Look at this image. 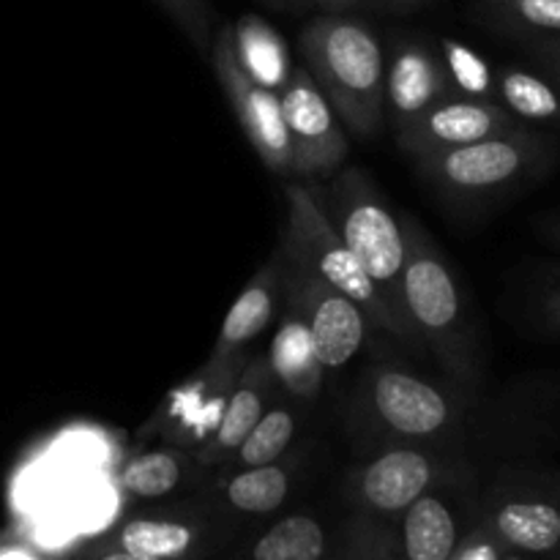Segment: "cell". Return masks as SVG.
<instances>
[{"instance_id": "6da1fadb", "label": "cell", "mask_w": 560, "mask_h": 560, "mask_svg": "<svg viewBox=\"0 0 560 560\" xmlns=\"http://www.w3.org/2000/svg\"><path fill=\"white\" fill-rule=\"evenodd\" d=\"M301 52L304 69L350 131L375 135L386 109V58L375 33L350 16H317L301 31Z\"/></svg>"}, {"instance_id": "7a4b0ae2", "label": "cell", "mask_w": 560, "mask_h": 560, "mask_svg": "<svg viewBox=\"0 0 560 560\" xmlns=\"http://www.w3.org/2000/svg\"><path fill=\"white\" fill-rule=\"evenodd\" d=\"M326 217L331 219L334 230L350 255L359 260L366 277L383 295L394 315L405 328L413 334L402 310V271L408 257V235L402 233L394 213L386 202L377 197L370 180L361 170H348L334 180L328 208L323 206Z\"/></svg>"}, {"instance_id": "3957f363", "label": "cell", "mask_w": 560, "mask_h": 560, "mask_svg": "<svg viewBox=\"0 0 560 560\" xmlns=\"http://www.w3.org/2000/svg\"><path fill=\"white\" fill-rule=\"evenodd\" d=\"M288 249L293 260L304 262L323 282L355 301L364 310L366 320L386 328V331L399 334V337H408V328L399 323L392 306L383 301L364 268L359 266V260L350 255L345 241L339 238L331 219L323 211L320 200L301 186L288 189Z\"/></svg>"}, {"instance_id": "277c9868", "label": "cell", "mask_w": 560, "mask_h": 560, "mask_svg": "<svg viewBox=\"0 0 560 560\" xmlns=\"http://www.w3.org/2000/svg\"><path fill=\"white\" fill-rule=\"evenodd\" d=\"M402 310L413 334H421L441 359L457 364V334L463 326V301L446 262L421 235H408L402 271Z\"/></svg>"}, {"instance_id": "5b68a950", "label": "cell", "mask_w": 560, "mask_h": 560, "mask_svg": "<svg viewBox=\"0 0 560 560\" xmlns=\"http://www.w3.org/2000/svg\"><path fill=\"white\" fill-rule=\"evenodd\" d=\"M279 102L293 148V173H337L348 156V142L337 124V113L304 66H293L290 80L279 91Z\"/></svg>"}, {"instance_id": "8992f818", "label": "cell", "mask_w": 560, "mask_h": 560, "mask_svg": "<svg viewBox=\"0 0 560 560\" xmlns=\"http://www.w3.org/2000/svg\"><path fill=\"white\" fill-rule=\"evenodd\" d=\"M213 69H217L219 82H222L246 137L255 145V151L260 153L262 162L273 173H293V148H290L279 93L257 85L241 71V66L235 63L228 25L213 38Z\"/></svg>"}, {"instance_id": "52a82bcc", "label": "cell", "mask_w": 560, "mask_h": 560, "mask_svg": "<svg viewBox=\"0 0 560 560\" xmlns=\"http://www.w3.org/2000/svg\"><path fill=\"white\" fill-rule=\"evenodd\" d=\"M299 271L290 282V295L299 301L306 323H310L312 342L323 370H339L361 350L366 337V315L355 301L323 282L304 262L295 260Z\"/></svg>"}, {"instance_id": "ba28073f", "label": "cell", "mask_w": 560, "mask_h": 560, "mask_svg": "<svg viewBox=\"0 0 560 560\" xmlns=\"http://www.w3.org/2000/svg\"><path fill=\"white\" fill-rule=\"evenodd\" d=\"M503 135H514V124L498 104L448 93L424 115H419L408 129L399 131V140L424 162L427 156H435L448 148Z\"/></svg>"}, {"instance_id": "9c48e42d", "label": "cell", "mask_w": 560, "mask_h": 560, "mask_svg": "<svg viewBox=\"0 0 560 560\" xmlns=\"http://www.w3.org/2000/svg\"><path fill=\"white\" fill-rule=\"evenodd\" d=\"M427 170L443 186L457 191H487L517 178L528 164V148L517 135L487 137L470 145L448 148V151L427 156Z\"/></svg>"}, {"instance_id": "30bf717a", "label": "cell", "mask_w": 560, "mask_h": 560, "mask_svg": "<svg viewBox=\"0 0 560 560\" xmlns=\"http://www.w3.org/2000/svg\"><path fill=\"white\" fill-rule=\"evenodd\" d=\"M452 93L441 58L421 42L397 44L392 63L386 66L383 107H388L392 124L405 131L432 104Z\"/></svg>"}, {"instance_id": "8fae6325", "label": "cell", "mask_w": 560, "mask_h": 560, "mask_svg": "<svg viewBox=\"0 0 560 560\" xmlns=\"http://www.w3.org/2000/svg\"><path fill=\"white\" fill-rule=\"evenodd\" d=\"M377 419L402 438H432L448 424L452 408L432 383L399 370H381L372 381Z\"/></svg>"}, {"instance_id": "7c38bea8", "label": "cell", "mask_w": 560, "mask_h": 560, "mask_svg": "<svg viewBox=\"0 0 560 560\" xmlns=\"http://www.w3.org/2000/svg\"><path fill=\"white\" fill-rule=\"evenodd\" d=\"M271 372L293 397L310 399L323 386V364L312 342L310 323L301 312L299 301L290 295L284 317L279 320L271 342Z\"/></svg>"}, {"instance_id": "4fadbf2b", "label": "cell", "mask_w": 560, "mask_h": 560, "mask_svg": "<svg viewBox=\"0 0 560 560\" xmlns=\"http://www.w3.org/2000/svg\"><path fill=\"white\" fill-rule=\"evenodd\" d=\"M432 481V463L416 448H392L381 454L361 476L366 503L381 512H399L419 501Z\"/></svg>"}, {"instance_id": "5bb4252c", "label": "cell", "mask_w": 560, "mask_h": 560, "mask_svg": "<svg viewBox=\"0 0 560 560\" xmlns=\"http://www.w3.org/2000/svg\"><path fill=\"white\" fill-rule=\"evenodd\" d=\"M228 31L241 71L268 91H282L293 71L284 38L262 16L255 14H244L238 22L228 25Z\"/></svg>"}, {"instance_id": "9a60e30c", "label": "cell", "mask_w": 560, "mask_h": 560, "mask_svg": "<svg viewBox=\"0 0 560 560\" xmlns=\"http://www.w3.org/2000/svg\"><path fill=\"white\" fill-rule=\"evenodd\" d=\"M277 304V279H271V268L246 284L244 293L230 306L224 326L219 331L217 350H213V366H224L241 348L260 337L273 317Z\"/></svg>"}, {"instance_id": "2e32d148", "label": "cell", "mask_w": 560, "mask_h": 560, "mask_svg": "<svg viewBox=\"0 0 560 560\" xmlns=\"http://www.w3.org/2000/svg\"><path fill=\"white\" fill-rule=\"evenodd\" d=\"M266 394H268V377L266 370L260 364L249 366L246 375L241 377L238 388L230 394V399L224 402L222 416H219V424L213 430V452H235L241 446L246 435L252 432V427L260 421V416L266 413Z\"/></svg>"}, {"instance_id": "e0dca14e", "label": "cell", "mask_w": 560, "mask_h": 560, "mask_svg": "<svg viewBox=\"0 0 560 560\" xmlns=\"http://www.w3.org/2000/svg\"><path fill=\"white\" fill-rule=\"evenodd\" d=\"M457 545L454 517L438 498H424L408 506L405 517V552L410 560H448Z\"/></svg>"}, {"instance_id": "ac0fdd59", "label": "cell", "mask_w": 560, "mask_h": 560, "mask_svg": "<svg viewBox=\"0 0 560 560\" xmlns=\"http://www.w3.org/2000/svg\"><path fill=\"white\" fill-rule=\"evenodd\" d=\"M498 530L523 550H552L560 541V512L547 503H509L498 514Z\"/></svg>"}, {"instance_id": "d6986e66", "label": "cell", "mask_w": 560, "mask_h": 560, "mask_svg": "<svg viewBox=\"0 0 560 560\" xmlns=\"http://www.w3.org/2000/svg\"><path fill=\"white\" fill-rule=\"evenodd\" d=\"M326 536L312 517L282 520L255 547V560H320Z\"/></svg>"}, {"instance_id": "ffe728a7", "label": "cell", "mask_w": 560, "mask_h": 560, "mask_svg": "<svg viewBox=\"0 0 560 560\" xmlns=\"http://www.w3.org/2000/svg\"><path fill=\"white\" fill-rule=\"evenodd\" d=\"M228 498L235 509L249 514L273 512L288 498V474L279 465H255L228 485Z\"/></svg>"}, {"instance_id": "44dd1931", "label": "cell", "mask_w": 560, "mask_h": 560, "mask_svg": "<svg viewBox=\"0 0 560 560\" xmlns=\"http://www.w3.org/2000/svg\"><path fill=\"white\" fill-rule=\"evenodd\" d=\"M295 416L288 408H271L260 416L255 427H252L249 435L241 441V446L235 448L238 454V463L246 468H255V465H271L288 452L290 441L295 435Z\"/></svg>"}, {"instance_id": "7402d4cb", "label": "cell", "mask_w": 560, "mask_h": 560, "mask_svg": "<svg viewBox=\"0 0 560 560\" xmlns=\"http://www.w3.org/2000/svg\"><path fill=\"white\" fill-rule=\"evenodd\" d=\"M180 463L170 452H145L120 470V487L137 498H162L178 487Z\"/></svg>"}, {"instance_id": "603a6c76", "label": "cell", "mask_w": 560, "mask_h": 560, "mask_svg": "<svg viewBox=\"0 0 560 560\" xmlns=\"http://www.w3.org/2000/svg\"><path fill=\"white\" fill-rule=\"evenodd\" d=\"M441 52L448 88H454L459 96L487 102V96L492 93V71L487 60L476 49H470L468 44L454 42V38H443Z\"/></svg>"}, {"instance_id": "cb8c5ba5", "label": "cell", "mask_w": 560, "mask_h": 560, "mask_svg": "<svg viewBox=\"0 0 560 560\" xmlns=\"http://www.w3.org/2000/svg\"><path fill=\"white\" fill-rule=\"evenodd\" d=\"M120 545L129 552L167 560L189 550L191 528L167 520H135L120 530Z\"/></svg>"}, {"instance_id": "d4e9b609", "label": "cell", "mask_w": 560, "mask_h": 560, "mask_svg": "<svg viewBox=\"0 0 560 560\" xmlns=\"http://www.w3.org/2000/svg\"><path fill=\"white\" fill-rule=\"evenodd\" d=\"M501 96L512 113L528 120H547L560 113L556 91L528 71H506L501 77Z\"/></svg>"}, {"instance_id": "484cf974", "label": "cell", "mask_w": 560, "mask_h": 560, "mask_svg": "<svg viewBox=\"0 0 560 560\" xmlns=\"http://www.w3.org/2000/svg\"><path fill=\"white\" fill-rule=\"evenodd\" d=\"M164 11L175 20V25L197 44L206 47L211 42V5L208 0H156Z\"/></svg>"}, {"instance_id": "4316f807", "label": "cell", "mask_w": 560, "mask_h": 560, "mask_svg": "<svg viewBox=\"0 0 560 560\" xmlns=\"http://www.w3.org/2000/svg\"><path fill=\"white\" fill-rule=\"evenodd\" d=\"M495 5L523 25L560 33V0H495Z\"/></svg>"}, {"instance_id": "83f0119b", "label": "cell", "mask_w": 560, "mask_h": 560, "mask_svg": "<svg viewBox=\"0 0 560 560\" xmlns=\"http://www.w3.org/2000/svg\"><path fill=\"white\" fill-rule=\"evenodd\" d=\"M459 560H498V552L492 545H474L459 556Z\"/></svg>"}, {"instance_id": "f1b7e54d", "label": "cell", "mask_w": 560, "mask_h": 560, "mask_svg": "<svg viewBox=\"0 0 560 560\" xmlns=\"http://www.w3.org/2000/svg\"><path fill=\"white\" fill-rule=\"evenodd\" d=\"M0 560H42V558H36L27 550H20V547H9V550H0Z\"/></svg>"}, {"instance_id": "f546056e", "label": "cell", "mask_w": 560, "mask_h": 560, "mask_svg": "<svg viewBox=\"0 0 560 560\" xmlns=\"http://www.w3.org/2000/svg\"><path fill=\"white\" fill-rule=\"evenodd\" d=\"M375 3L388 5V9H416V5L427 3V0H375Z\"/></svg>"}, {"instance_id": "4dcf8cb0", "label": "cell", "mask_w": 560, "mask_h": 560, "mask_svg": "<svg viewBox=\"0 0 560 560\" xmlns=\"http://www.w3.org/2000/svg\"><path fill=\"white\" fill-rule=\"evenodd\" d=\"M102 560H162V558H151V556H140V552L124 550V552H113V556H107Z\"/></svg>"}, {"instance_id": "1f68e13d", "label": "cell", "mask_w": 560, "mask_h": 560, "mask_svg": "<svg viewBox=\"0 0 560 560\" xmlns=\"http://www.w3.org/2000/svg\"><path fill=\"white\" fill-rule=\"evenodd\" d=\"M317 3L334 5V9H348V5H359V3H364V0H317Z\"/></svg>"}, {"instance_id": "d6a6232c", "label": "cell", "mask_w": 560, "mask_h": 560, "mask_svg": "<svg viewBox=\"0 0 560 560\" xmlns=\"http://www.w3.org/2000/svg\"><path fill=\"white\" fill-rule=\"evenodd\" d=\"M506 560H520V558H506Z\"/></svg>"}]
</instances>
